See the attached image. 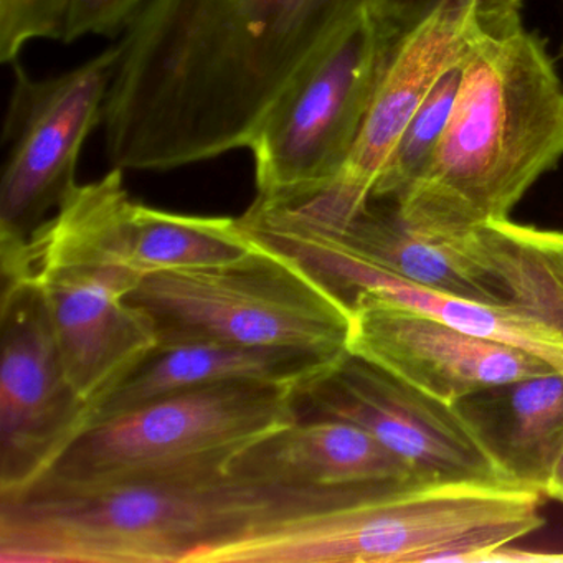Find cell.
<instances>
[{
  "instance_id": "obj_14",
  "label": "cell",
  "mask_w": 563,
  "mask_h": 563,
  "mask_svg": "<svg viewBox=\"0 0 563 563\" xmlns=\"http://www.w3.org/2000/svg\"><path fill=\"white\" fill-rule=\"evenodd\" d=\"M263 245L298 260L349 306L358 292L413 309L451 328L530 352L563 374V334L529 309L507 302L489 305L434 291L377 272L338 253L292 236L260 233Z\"/></svg>"
},
{
  "instance_id": "obj_20",
  "label": "cell",
  "mask_w": 563,
  "mask_h": 563,
  "mask_svg": "<svg viewBox=\"0 0 563 563\" xmlns=\"http://www.w3.org/2000/svg\"><path fill=\"white\" fill-rule=\"evenodd\" d=\"M461 71L463 64L448 71L418 108L375 184L372 199H397L427 169L450 121L460 90Z\"/></svg>"
},
{
  "instance_id": "obj_12",
  "label": "cell",
  "mask_w": 563,
  "mask_h": 563,
  "mask_svg": "<svg viewBox=\"0 0 563 563\" xmlns=\"http://www.w3.org/2000/svg\"><path fill=\"white\" fill-rule=\"evenodd\" d=\"M522 14V0H446L404 35L378 81L344 169L329 186L367 203L395 146L441 78L463 64L477 38Z\"/></svg>"
},
{
  "instance_id": "obj_7",
  "label": "cell",
  "mask_w": 563,
  "mask_h": 563,
  "mask_svg": "<svg viewBox=\"0 0 563 563\" xmlns=\"http://www.w3.org/2000/svg\"><path fill=\"white\" fill-rule=\"evenodd\" d=\"M296 395L298 388L265 382L163 395L90 424L29 489L101 486L242 450L298 420Z\"/></svg>"
},
{
  "instance_id": "obj_15",
  "label": "cell",
  "mask_w": 563,
  "mask_h": 563,
  "mask_svg": "<svg viewBox=\"0 0 563 563\" xmlns=\"http://www.w3.org/2000/svg\"><path fill=\"white\" fill-rule=\"evenodd\" d=\"M347 354L216 341L157 342L95 408L91 424L163 395L222 382H265L299 390Z\"/></svg>"
},
{
  "instance_id": "obj_13",
  "label": "cell",
  "mask_w": 563,
  "mask_h": 563,
  "mask_svg": "<svg viewBox=\"0 0 563 563\" xmlns=\"http://www.w3.org/2000/svg\"><path fill=\"white\" fill-rule=\"evenodd\" d=\"M349 352L453 407L493 385L556 372L522 349L451 328L413 309L358 292Z\"/></svg>"
},
{
  "instance_id": "obj_10",
  "label": "cell",
  "mask_w": 563,
  "mask_h": 563,
  "mask_svg": "<svg viewBox=\"0 0 563 563\" xmlns=\"http://www.w3.org/2000/svg\"><path fill=\"white\" fill-rule=\"evenodd\" d=\"M120 47L57 77L37 80L14 64L5 117L8 159L0 183V243H25L80 184L88 136L103 123Z\"/></svg>"
},
{
  "instance_id": "obj_18",
  "label": "cell",
  "mask_w": 563,
  "mask_h": 563,
  "mask_svg": "<svg viewBox=\"0 0 563 563\" xmlns=\"http://www.w3.org/2000/svg\"><path fill=\"white\" fill-rule=\"evenodd\" d=\"M463 249L497 278L507 301L563 334V232L507 219L474 230Z\"/></svg>"
},
{
  "instance_id": "obj_23",
  "label": "cell",
  "mask_w": 563,
  "mask_h": 563,
  "mask_svg": "<svg viewBox=\"0 0 563 563\" xmlns=\"http://www.w3.org/2000/svg\"><path fill=\"white\" fill-rule=\"evenodd\" d=\"M446 0H377L375 11L398 32L407 34Z\"/></svg>"
},
{
  "instance_id": "obj_5",
  "label": "cell",
  "mask_w": 563,
  "mask_h": 563,
  "mask_svg": "<svg viewBox=\"0 0 563 563\" xmlns=\"http://www.w3.org/2000/svg\"><path fill=\"white\" fill-rule=\"evenodd\" d=\"M543 494L510 484L388 481L227 563H470L543 526Z\"/></svg>"
},
{
  "instance_id": "obj_19",
  "label": "cell",
  "mask_w": 563,
  "mask_h": 563,
  "mask_svg": "<svg viewBox=\"0 0 563 563\" xmlns=\"http://www.w3.org/2000/svg\"><path fill=\"white\" fill-rule=\"evenodd\" d=\"M131 266L141 276L229 265L258 249V242L232 217L166 212L131 200L126 216Z\"/></svg>"
},
{
  "instance_id": "obj_1",
  "label": "cell",
  "mask_w": 563,
  "mask_h": 563,
  "mask_svg": "<svg viewBox=\"0 0 563 563\" xmlns=\"http://www.w3.org/2000/svg\"><path fill=\"white\" fill-rule=\"evenodd\" d=\"M377 0H150L121 41L103 114L111 169L249 150L288 85Z\"/></svg>"
},
{
  "instance_id": "obj_6",
  "label": "cell",
  "mask_w": 563,
  "mask_h": 563,
  "mask_svg": "<svg viewBox=\"0 0 563 563\" xmlns=\"http://www.w3.org/2000/svg\"><path fill=\"white\" fill-rule=\"evenodd\" d=\"M128 301L153 319L157 342L349 352L351 306L298 260L260 242L229 265L144 276Z\"/></svg>"
},
{
  "instance_id": "obj_9",
  "label": "cell",
  "mask_w": 563,
  "mask_h": 563,
  "mask_svg": "<svg viewBox=\"0 0 563 563\" xmlns=\"http://www.w3.org/2000/svg\"><path fill=\"white\" fill-rule=\"evenodd\" d=\"M0 497L34 486L93 420L65 368L29 246L0 252Z\"/></svg>"
},
{
  "instance_id": "obj_24",
  "label": "cell",
  "mask_w": 563,
  "mask_h": 563,
  "mask_svg": "<svg viewBox=\"0 0 563 563\" xmlns=\"http://www.w3.org/2000/svg\"><path fill=\"white\" fill-rule=\"evenodd\" d=\"M483 562H506V563H526V562H563V553H537L532 550H520L512 547V543L497 547V549L486 550L477 553L471 563Z\"/></svg>"
},
{
  "instance_id": "obj_4",
  "label": "cell",
  "mask_w": 563,
  "mask_h": 563,
  "mask_svg": "<svg viewBox=\"0 0 563 563\" xmlns=\"http://www.w3.org/2000/svg\"><path fill=\"white\" fill-rule=\"evenodd\" d=\"M123 173L78 186L29 240L68 377L93 410L157 344L153 319L128 301L143 276L128 256Z\"/></svg>"
},
{
  "instance_id": "obj_8",
  "label": "cell",
  "mask_w": 563,
  "mask_h": 563,
  "mask_svg": "<svg viewBox=\"0 0 563 563\" xmlns=\"http://www.w3.org/2000/svg\"><path fill=\"white\" fill-rule=\"evenodd\" d=\"M404 35L371 9L288 85L249 144L256 200L299 199L341 174Z\"/></svg>"
},
{
  "instance_id": "obj_25",
  "label": "cell",
  "mask_w": 563,
  "mask_h": 563,
  "mask_svg": "<svg viewBox=\"0 0 563 563\" xmlns=\"http://www.w3.org/2000/svg\"><path fill=\"white\" fill-rule=\"evenodd\" d=\"M545 496L563 503V450L556 460L555 467H553L552 476L545 487Z\"/></svg>"
},
{
  "instance_id": "obj_2",
  "label": "cell",
  "mask_w": 563,
  "mask_h": 563,
  "mask_svg": "<svg viewBox=\"0 0 563 563\" xmlns=\"http://www.w3.org/2000/svg\"><path fill=\"white\" fill-rule=\"evenodd\" d=\"M242 450L101 486L0 497V560L227 563L242 547L335 512L374 486H301L236 473L230 463Z\"/></svg>"
},
{
  "instance_id": "obj_22",
  "label": "cell",
  "mask_w": 563,
  "mask_h": 563,
  "mask_svg": "<svg viewBox=\"0 0 563 563\" xmlns=\"http://www.w3.org/2000/svg\"><path fill=\"white\" fill-rule=\"evenodd\" d=\"M150 0H74L65 44L84 37L117 38Z\"/></svg>"
},
{
  "instance_id": "obj_21",
  "label": "cell",
  "mask_w": 563,
  "mask_h": 563,
  "mask_svg": "<svg viewBox=\"0 0 563 563\" xmlns=\"http://www.w3.org/2000/svg\"><path fill=\"white\" fill-rule=\"evenodd\" d=\"M74 0H0V60L18 64L35 41L65 44Z\"/></svg>"
},
{
  "instance_id": "obj_3",
  "label": "cell",
  "mask_w": 563,
  "mask_h": 563,
  "mask_svg": "<svg viewBox=\"0 0 563 563\" xmlns=\"http://www.w3.org/2000/svg\"><path fill=\"white\" fill-rule=\"evenodd\" d=\"M562 157L563 84L542 38L517 14L471 47L427 169L388 202L417 232L456 242L509 219Z\"/></svg>"
},
{
  "instance_id": "obj_26",
  "label": "cell",
  "mask_w": 563,
  "mask_h": 563,
  "mask_svg": "<svg viewBox=\"0 0 563 563\" xmlns=\"http://www.w3.org/2000/svg\"><path fill=\"white\" fill-rule=\"evenodd\" d=\"M560 55L563 57V41H562V48H560Z\"/></svg>"
},
{
  "instance_id": "obj_16",
  "label": "cell",
  "mask_w": 563,
  "mask_h": 563,
  "mask_svg": "<svg viewBox=\"0 0 563 563\" xmlns=\"http://www.w3.org/2000/svg\"><path fill=\"white\" fill-rule=\"evenodd\" d=\"M230 467L236 473L301 486L423 479L364 428L316 415L298 418L253 441L235 454Z\"/></svg>"
},
{
  "instance_id": "obj_11",
  "label": "cell",
  "mask_w": 563,
  "mask_h": 563,
  "mask_svg": "<svg viewBox=\"0 0 563 563\" xmlns=\"http://www.w3.org/2000/svg\"><path fill=\"white\" fill-rule=\"evenodd\" d=\"M301 417H334L374 434L427 481L507 484L451 405L349 352L296 395Z\"/></svg>"
},
{
  "instance_id": "obj_17",
  "label": "cell",
  "mask_w": 563,
  "mask_h": 563,
  "mask_svg": "<svg viewBox=\"0 0 563 563\" xmlns=\"http://www.w3.org/2000/svg\"><path fill=\"white\" fill-rule=\"evenodd\" d=\"M453 408L507 484L545 494L563 450V374L493 385Z\"/></svg>"
}]
</instances>
